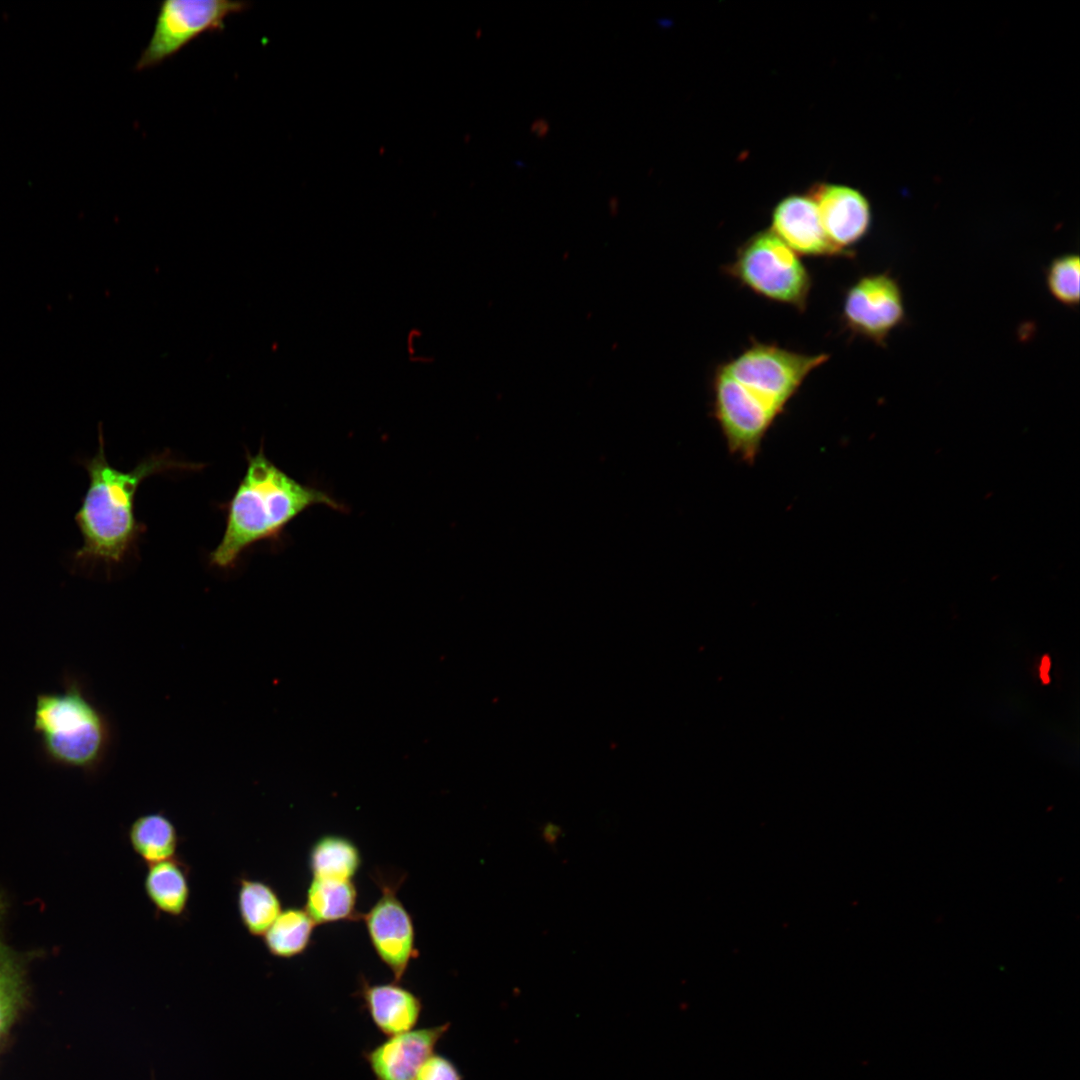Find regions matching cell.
I'll return each mask as SVG.
<instances>
[{"mask_svg":"<svg viewBox=\"0 0 1080 1080\" xmlns=\"http://www.w3.org/2000/svg\"><path fill=\"white\" fill-rule=\"evenodd\" d=\"M815 202L824 232L842 257L855 254L854 248L869 233L872 208L858 189L831 183L814 184L807 193Z\"/></svg>","mask_w":1080,"mask_h":1080,"instance_id":"9c48e42d","label":"cell"},{"mask_svg":"<svg viewBox=\"0 0 1080 1080\" xmlns=\"http://www.w3.org/2000/svg\"><path fill=\"white\" fill-rule=\"evenodd\" d=\"M244 1L165 0L159 4L152 36L136 62L137 71L153 68L206 32L222 31L225 20L249 8Z\"/></svg>","mask_w":1080,"mask_h":1080,"instance_id":"8992f818","label":"cell"},{"mask_svg":"<svg viewBox=\"0 0 1080 1080\" xmlns=\"http://www.w3.org/2000/svg\"><path fill=\"white\" fill-rule=\"evenodd\" d=\"M357 888L353 880L312 878L304 909L316 925L360 919L357 911Z\"/></svg>","mask_w":1080,"mask_h":1080,"instance_id":"2e32d148","label":"cell"},{"mask_svg":"<svg viewBox=\"0 0 1080 1080\" xmlns=\"http://www.w3.org/2000/svg\"><path fill=\"white\" fill-rule=\"evenodd\" d=\"M841 320L852 335L885 347L892 332L906 321L899 281L888 271L858 278L844 294Z\"/></svg>","mask_w":1080,"mask_h":1080,"instance_id":"52a82bcc","label":"cell"},{"mask_svg":"<svg viewBox=\"0 0 1080 1080\" xmlns=\"http://www.w3.org/2000/svg\"><path fill=\"white\" fill-rule=\"evenodd\" d=\"M449 1023L414 1028L389 1036L363 1056L375 1080H415L424 1061L434 1053Z\"/></svg>","mask_w":1080,"mask_h":1080,"instance_id":"30bf717a","label":"cell"},{"mask_svg":"<svg viewBox=\"0 0 1080 1080\" xmlns=\"http://www.w3.org/2000/svg\"><path fill=\"white\" fill-rule=\"evenodd\" d=\"M769 229L799 256L842 257L828 240L808 194L781 199L772 210Z\"/></svg>","mask_w":1080,"mask_h":1080,"instance_id":"8fae6325","label":"cell"},{"mask_svg":"<svg viewBox=\"0 0 1080 1080\" xmlns=\"http://www.w3.org/2000/svg\"><path fill=\"white\" fill-rule=\"evenodd\" d=\"M144 892L156 913L181 919L188 913L190 868L179 856L147 866Z\"/></svg>","mask_w":1080,"mask_h":1080,"instance_id":"4fadbf2b","label":"cell"},{"mask_svg":"<svg viewBox=\"0 0 1080 1080\" xmlns=\"http://www.w3.org/2000/svg\"><path fill=\"white\" fill-rule=\"evenodd\" d=\"M358 994L376 1028L393 1036L415 1028L421 1017V998L400 982L373 984L361 978Z\"/></svg>","mask_w":1080,"mask_h":1080,"instance_id":"7c38bea8","label":"cell"},{"mask_svg":"<svg viewBox=\"0 0 1080 1080\" xmlns=\"http://www.w3.org/2000/svg\"><path fill=\"white\" fill-rule=\"evenodd\" d=\"M828 359L825 353L806 354L753 341L714 371L746 400L777 418L808 375Z\"/></svg>","mask_w":1080,"mask_h":1080,"instance_id":"277c9868","label":"cell"},{"mask_svg":"<svg viewBox=\"0 0 1080 1080\" xmlns=\"http://www.w3.org/2000/svg\"><path fill=\"white\" fill-rule=\"evenodd\" d=\"M246 459V472L233 496L220 506L226 515L225 530L208 558L219 569L233 568L258 542L279 540L286 526L312 506L344 510L326 492L298 482L277 467L262 445L255 455L246 451Z\"/></svg>","mask_w":1080,"mask_h":1080,"instance_id":"7a4b0ae2","label":"cell"},{"mask_svg":"<svg viewBox=\"0 0 1080 1080\" xmlns=\"http://www.w3.org/2000/svg\"><path fill=\"white\" fill-rule=\"evenodd\" d=\"M1080 260L1075 253L1053 258L1045 270V283L1049 294L1059 304L1074 308L1080 298Z\"/></svg>","mask_w":1080,"mask_h":1080,"instance_id":"ffe728a7","label":"cell"},{"mask_svg":"<svg viewBox=\"0 0 1080 1080\" xmlns=\"http://www.w3.org/2000/svg\"><path fill=\"white\" fill-rule=\"evenodd\" d=\"M95 455L80 461L89 485L75 522L83 538L74 562L81 566L103 563L109 569L125 560L136 546L146 526L135 516V497L148 477L172 470H200L201 463L176 459L169 450L142 459L133 469L121 471L109 464L105 442L99 429Z\"/></svg>","mask_w":1080,"mask_h":1080,"instance_id":"6da1fadb","label":"cell"},{"mask_svg":"<svg viewBox=\"0 0 1080 1080\" xmlns=\"http://www.w3.org/2000/svg\"><path fill=\"white\" fill-rule=\"evenodd\" d=\"M723 272L754 294L804 312L811 274L792 249L770 229L759 231L737 249Z\"/></svg>","mask_w":1080,"mask_h":1080,"instance_id":"5b68a950","label":"cell"},{"mask_svg":"<svg viewBox=\"0 0 1080 1080\" xmlns=\"http://www.w3.org/2000/svg\"><path fill=\"white\" fill-rule=\"evenodd\" d=\"M32 728L42 756L56 766L94 774L112 749L110 719L73 675L64 676L61 691L37 694Z\"/></svg>","mask_w":1080,"mask_h":1080,"instance_id":"3957f363","label":"cell"},{"mask_svg":"<svg viewBox=\"0 0 1080 1080\" xmlns=\"http://www.w3.org/2000/svg\"><path fill=\"white\" fill-rule=\"evenodd\" d=\"M415 1080H463L455 1063L441 1054H431L419 1068Z\"/></svg>","mask_w":1080,"mask_h":1080,"instance_id":"44dd1931","label":"cell"},{"mask_svg":"<svg viewBox=\"0 0 1080 1080\" xmlns=\"http://www.w3.org/2000/svg\"><path fill=\"white\" fill-rule=\"evenodd\" d=\"M6 907L0 896V1052L28 1002L27 960L5 943L2 934Z\"/></svg>","mask_w":1080,"mask_h":1080,"instance_id":"5bb4252c","label":"cell"},{"mask_svg":"<svg viewBox=\"0 0 1080 1080\" xmlns=\"http://www.w3.org/2000/svg\"><path fill=\"white\" fill-rule=\"evenodd\" d=\"M315 927V922L304 908L283 909L262 936L264 946L273 957H297L310 946Z\"/></svg>","mask_w":1080,"mask_h":1080,"instance_id":"d6986e66","label":"cell"},{"mask_svg":"<svg viewBox=\"0 0 1080 1080\" xmlns=\"http://www.w3.org/2000/svg\"><path fill=\"white\" fill-rule=\"evenodd\" d=\"M362 864L358 846L349 838L326 834L311 846L308 866L314 879L353 880Z\"/></svg>","mask_w":1080,"mask_h":1080,"instance_id":"ac0fdd59","label":"cell"},{"mask_svg":"<svg viewBox=\"0 0 1080 1080\" xmlns=\"http://www.w3.org/2000/svg\"><path fill=\"white\" fill-rule=\"evenodd\" d=\"M176 825L161 811L138 816L128 828V842L147 866L174 858L180 845Z\"/></svg>","mask_w":1080,"mask_h":1080,"instance_id":"9a60e30c","label":"cell"},{"mask_svg":"<svg viewBox=\"0 0 1080 1080\" xmlns=\"http://www.w3.org/2000/svg\"><path fill=\"white\" fill-rule=\"evenodd\" d=\"M375 880L381 895L360 919L378 958L391 971L394 980L401 982L418 954L412 916L397 896L403 878H388L377 873Z\"/></svg>","mask_w":1080,"mask_h":1080,"instance_id":"ba28073f","label":"cell"},{"mask_svg":"<svg viewBox=\"0 0 1080 1080\" xmlns=\"http://www.w3.org/2000/svg\"><path fill=\"white\" fill-rule=\"evenodd\" d=\"M549 129L550 126L548 121L543 118L536 119L530 126V132L538 138H544L549 132Z\"/></svg>","mask_w":1080,"mask_h":1080,"instance_id":"603a6c76","label":"cell"},{"mask_svg":"<svg viewBox=\"0 0 1080 1080\" xmlns=\"http://www.w3.org/2000/svg\"><path fill=\"white\" fill-rule=\"evenodd\" d=\"M562 833V829L559 825L554 823H547L542 829V838L550 845H554Z\"/></svg>","mask_w":1080,"mask_h":1080,"instance_id":"7402d4cb","label":"cell"},{"mask_svg":"<svg viewBox=\"0 0 1080 1080\" xmlns=\"http://www.w3.org/2000/svg\"><path fill=\"white\" fill-rule=\"evenodd\" d=\"M236 883L240 922L250 936L262 938L283 910L281 898L266 881L242 875Z\"/></svg>","mask_w":1080,"mask_h":1080,"instance_id":"e0dca14e","label":"cell"}]
</instances>
